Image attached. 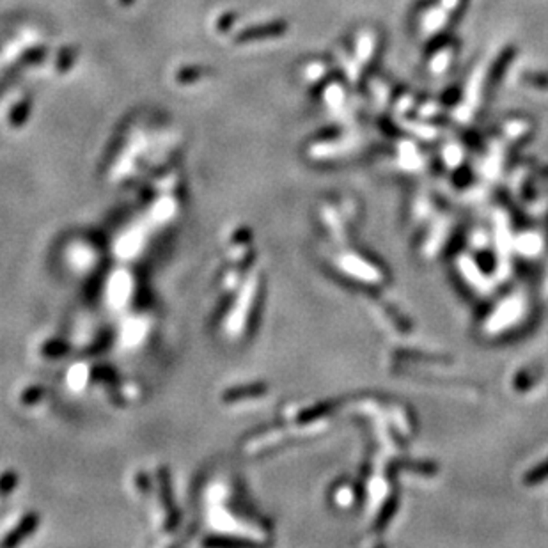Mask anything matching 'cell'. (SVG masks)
I'll return each instance as SVG.
<instances>
[]
</instances>
